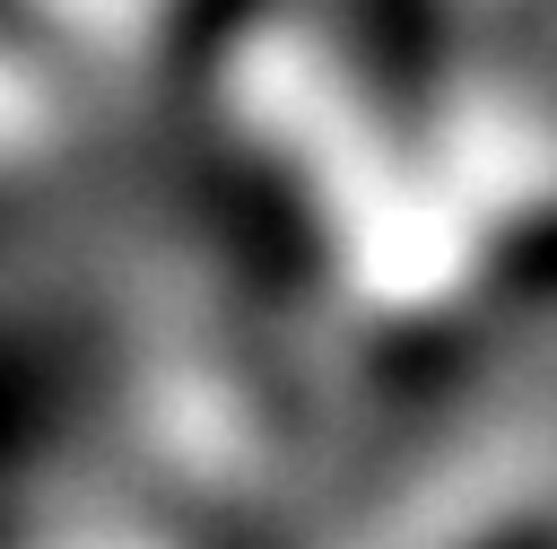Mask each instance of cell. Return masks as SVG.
I'll return each instance as SVG.
<instances>
[{
  "mask_svg": "<svg viewBox=\"0 0 557 549\" xmlns=\"http://www.w3.org/2000/svg\"><path fill=\"white\" fill-rule=\"evenodd\" d=\"M548 279H557V235H548Z\"/></svg>",
  "mask_w": 557,
  "mask_h": 549,
  "instance_id": "1",
  "label": "cell"
}]
</instances>
